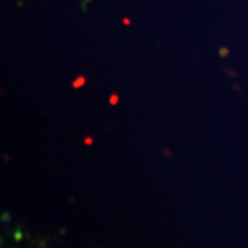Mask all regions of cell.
Masks as SVG:
<instances>
[{
    "label": "cell",
    "instance_id": "1",
    "mask_svg": "<svg viewBox=\"0 0 248 248\" xmlns=\"http://www.w3.org/2000/svg\"><path fill=\"white\" fill-rule=\"evenodd\" d=\"M84 83H86V79L83 76H80V78H78V79L72 83V86H73V89H79L81 86H84Z\"/></svg>",
    "mask_w": 248,
    "mask_h": 248
},
{
    "label": "cell",
    "instance_id": "2",
    "mask_svg": "<svg viewBox=\"0 0 248 248\" xmlns=\"http://www.w3.org/2000/svg\"><path fill=\"white\" fill-rule=\"evenodd\" d=\"M117 101H119V97H117V94H112V95H110V99H109L110 105H116V104H117Z\"/></svg>",
    "mask_w": 248,
    "mask_h": 248
},
{
    "label": "cell",
    "instance_id": "3",
    "mask_svg": "<svg viewBox=\"0 0 248 248\" xmlns=\"http://www.w3.org/2000/svg\"><path fill=\"white\" fill-rule=\"evenodd\" d=\"M84 143H86V145H91V143H93V140H91L90 137H87V138L84 140Z\"/></svg>",
    "mask_w": 248,
    "mask_h": 248
},
{
    "label": "cell",
    "instance_id": "4",
    "mask_svg": "<svg viewBox=\"0 0 248 248\" xmlns=\"http://www.w3.org/2000/svg\"><path fill=\"white\" fill-rule=\"evenodd\" d=\"M16 240H21V233L19 232H16Z\"/></svg>",
    "mask_w": 248,
    "mask_h": 248
},
{
    "label": "cell",
    "instance_id": "5",
    "mask_svg": "<svg viewBox=\"0 0 248 248\" xmlns=\"http://www.w3.org/2000/svg\"><path fill=\"white\" fill-rule=\"evenodd\" d=\"M124 24H125V25H128V24H130V19H127V18H125V19H124Z\"/></svg>",
    "mask_w": 248,
    "mask_h": 248
},
{
    "label": "cell",
    "instance_id": "6",
    "mask_svg": "<svg viewBox=\"0 0 248 248\" xmlns=\"http://www.w3.org/2000/svg\"><path fill=\"white\" fill-rule=\"evenodd\" d=\"M225 54L228 55V50H226V51H225V50H222V51H221V55H225Z\"/></svg>",
    "mask_w": 248,
    "mask_h": 248
}]
</instances>
